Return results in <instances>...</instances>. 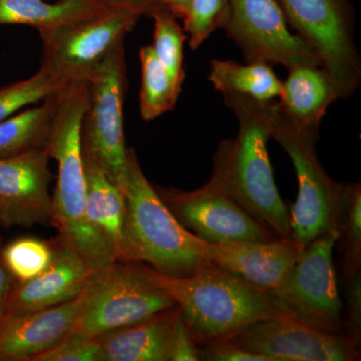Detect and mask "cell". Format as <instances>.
Wrapping results in <instances>:
<instances>
[{"mask_svg": "<svg viewBox=\"0 0 361 361\" xmlns=\"http://www.w3.org/2000/svg\"><path fill=\"white\" fill-rule=\"evenodd\" d=\"M89 102L87 80L68 82L56 94V109L47 151L58 165L51 195V222L59 239L92 272L118 262L113 247L96 231L85 211L87 180L82 155V122Z\"/></svg>", "mask_w": 361, "mask_h": 361, "instance_id": "cell-1", "label": "cell"}, {"mask_svg": "<svg viewBox=\"0 0 361 361\" xmlns=\"http://www.w3.org/2000/svg\"><path fill=\"white\" fill-rule=\"evenodd\" d=\"M239 123L234 140H225L213 158L211 179L244 210L279 238H291L289 213L280 197L267 151L272 101L223 94Z\"/></svg>", "mask_w": 361, "mask_h": 361, "instance_id": "cell-2", "label": "cell"}, {"mask_svg": "<svg viewBox=\"0 0 361 361\" xmlns=\"http://www.w3.org/2000/svg\"><path fill=\"white\" fill-rule=\"evenodd\" d=\"M147 276L179 307L197 345L224 341L279 315L267 292L209 262L186 277L169 276L141 263Z\"/></svg>", "mask_w": 361, "mask_h": 361, "instance_id": "cell-3", "label": "cell"}, {"mask_svg": "<svg viewBox=\"0 0 361 361\" xmlns=\"http://www.w3.org/2000/svg\"><path fill=\"white\" fill-rule=\"evenodd\" d=\"M122 190L126 218L120 262L147 263L175 277L190 276L208 264L195 246L196 236L180 224L147 179L134 149L128 151Z\"/></svg>", "mask_w": 361, "mask_h": 361, "instance_id": "cell-4", "label": "cell"}, {"mask_svg": "<svg viewBox=\"0 0 361 361\" xmlns=\"http://www.w3.org/2000/svg\"><path fill=\"white\" fill-rule=\"evenodd\" d=\"M271 137L290 157L298 180L296 202L288 211L291 238L305 247L326 233L337 232L345 186L332 180L318 159V130L293 122L274 99Z\"/></svg>", "mask_w": 361, "mask_h": 361, "instance_id": "cell-5", "label": "cell"}, {"mask_svg": "<svg viewBox=\"0 0 361 361\" xmlns=\"http://www.w3.org/2000/svg\"><path fill=\"white\" fill-rule=\"evenodd\" d=\"M82 304L71 332L97 337L130 326L176 306L147 276L141 263L118 262L92 272L80 293Z\"/></svg>", "mask_w": 361, "mask_h": 361, "instance_id": "cell-6", "label": "cell"}, {"mask_svg": "<svg viewBox=\"0 0 361 361\" xmlns=\"http://www.w3.org/2000/svg\"><path fill=\"white\" fill-rule=\"evenodd\" d=\"M336 241L337 232L313 240L283 281L267 292L279 315L325 334H344L334 265Z\"/></svg>", "mask_w": 361, "mask_h": 361, "instance_id": "cell-7", "label": "cell"}, {"mask_svg": "<svg viewBox=\"0 0 361 361\" xmlns=\"http://www.w3.org/2000/svg\"><path fill=\"white\" fill-rule=\"evenodd\" d=\"M89 102L82 122V154L122 189L128 165L123 132L126 63L123 44L87 80Z\"/></svg>", "mask_w": 361, "mask_h": 361, "instance_id": "cell-8", "label": "cell"}, {"mask_svg": "<svg viewBox=\"0 0 361 361\" xmlns=\"http://www.w3.org/2000/svg\"><path fill=\"white\" fill-rule=\"evenodd\" d=\"M142 16L130 7H106L94 16L51 32L39 33L42 68L65 80H87L123 44Z\"/></svg>", "mask_w": 361, "mask_h": 361, "instance_id": "cell-9", "label": "cell"}, {"mask_svg": "<svg viewBox=\"0 0 361 361\" xmlns=\"http://www.w3.org/2000/svg\"><path fill=\"white\" fill-rule=\"evenodd\" d=\"M287 21L319 56L339 99L353 94L361 77L360 56L345 0H277Z\"/></svg>", "mask_w": 361, "mask_h": 361, "instance_id": "cell-10", "label": "cell"}, {"mask_svg": "<svg viewBox=\"0 0 361 361\" xmlns=\"http://www.w3.org/2000/svg\"><path fill=\"white\" fill-rule=\"evenodd\" d=\"M277 0H230L224 26L247 63H278L289 71L297 66H322L319 56L299 35L289 30Z\"/></svg>", "mask_w": 361, "mask_h": 361, "instance_id": "cell-11", "label": "cell"}, {"mask_svg": "<svg viewBox=\"0 0 361 361\" xmlns=\"http://www.w3.org/2000/svg\"><path fill=\"white\" fill-rule=\"evenodd\" d=\"M183 227L213 244L267 242L278 238L210 179L194 191L156 189Z\"/></svg>", "mask_w": 361, "mask_h": 361, "instance_id": "cell-12", "label": "cell"}, {"mask_svg": "<svg viewBox=\"0 0 361 361\" xmlns=\"http://www.w3.org/2000/svg\"><path fill=\"white\" fill-rule=\"evenodd\" d=\"M227 341L273 361H353L360 357V348L345 334H325L283 315L254 323Z\"/></svg>", "mask_w": 361, "mask_h": 361, "instance_id": "cell-13", "label": "cell"}, {"mask_svg": "<svg viewBox=\"0 0 361 361\" xmlns=\"http://www.w3.org/2000/svg\"><path fill=\"white\" fill-rule=\"evenodd\" d=\"M49 160L47 148L0 158V225L51 224Z\"/></svg>", "mask_w": 361, "mask_h": 361, "instance_id": "cell-14", "label": "cell"}, {"mask_svg": "<svg viewBox=\"0 0 361 361\" xmlns=\"http://www.w3.org/2000/svg\"><path fill=\"white\" fill-rule=\"evenodd\" d=\"M195 246L205 260L265 292L283 281L304 249L292 238L279 237L267 242L213 244L196 236Z\"/></svg>", "mask_w": 361, "mask_h": 361, "instance_id": "cell-15", "label": "cell"}, {"mask_svg": "<svg viewBox=\"0 0 361 361\" xmlns=\"http://www.w3.org/2000/svg\"><path fill=\"white\" fill-rule=\"evenodd\" d=\"M51 264L32 279L16 281L0 316H16L45 310L80 295L92 275L85 263L58 238Z\"/></svg>", "mask_w": 361, "mask_h": 361, "instance_id": "cell-16", "label": "cell"}, {"mask_svg": "<svg viewBox=\"0 0 361 361\" xmlns=\"http://www.w3.org/2000/svg\"><path fill=\"white\" fill-rule=\"evenodd\" d=\"M82 299L25 314L0 316V361H30L73 330Z\"/></svg>", "mask_w": 361, "mask_h": 361, "instance_id": "cell-17", "label": "cell"}, {"mask_svg": "<svg viewBox=\"0 0 361 361\" xmlns=\"http://www.w3.org/2000/svg\"><path fill=\"white\" fill-rule=\"evenodd\" d=\"M177 305L130 326L97 336L104 361H171Z\"/></svg>", "mask_w": 361, "mask_h": 361, "instance_id": "cell-18", "label": "cell"}, {"mask_svg": "<svg viewBox=\"0 0 361 361\" xmlns=\"http://www.w3.org/2000/svg\"><path fill=\"white\" fill-rule=\"evenodd\" d=\"M279 104L293 122L318 130L330 104L339 99L331 78L322 66H297L282 82Z\"/></svg>", "mask_w": 361, "mask_h": 361, "instance_id": "cell-19", "label": "cell"}, {"mask_svg": "<svg viewBox=\"0 0 361 361\" xmlns=\"http://www.w3.org/2000/svg\"><path fill=\"white\" fill-rule=\"evenodd\" d=\"M84 163L87 219L96 231L113 247L118 261L126 218L125 195L94 161L84 156Z\"/></svg>", "mask_w": 361, "mask_h": 361, "instance_id": "cell-20", "label": "cell"}, {"mask_svg": "<svg viewBox=\"0 0 361 361\" xmlns=\"http://www.w3.org/2000/svg\"><path fill=\"white\" fill-rule=\"evenodd\" d=\"M101 0H0V25H23L51 32L104 11Z\"/></svg>", "mask_w": 361, "mask_h": 361, "instance_id": "cell-21", "label": "cell"}, {"mask_svg": "<svg viewBox=\"0 0 361 361\" xmlns=\"http://www.w3.org/2000/svg\"><path fill=\"white\" fill-rule=\"evenodd\" d=\"M209 80L216 90L225 94H240L259 102L279 97L282 82L265 63L241 65L233 61L214 59L211 63Z\"/></svg>", "mask_w": 361, "mask_h": 361, "instance_id": "cell-22", "label": "cell"}, {"mask_svg": "<svg viewBox=\"0 0 361 361\" xmlns=\"http://www.w3.org/2000/svg\"><path fill=\"white\" fill-rule=\"evenodd\" d=\"M58 92L45 99L39 106L20 111L0 122V158L47 148Z\"/></svg>", "mask_w": 361, "mask_h": 361, "instance_id": "cell-23", "label": "cell"}, {"mask_svg": "<svg viewBox=\"0 0 361 361\" xmlns=\"http://www.w3.org/2000/svg\"><path fill=\"white\" fill-rule=\"evenodd\" d=\"M142 63V85L140 90V111L142 120H155L174 108L179 94L167 71L157 58L152 45H145L140 49Z\"/></svg>", "mask_w": 361, "mask_h": 361, "instance_id": "cell-24", "label": "cell"}, {"mask_svg": "<svg viewBox=\"0 0 361 361\" xmlns=\"http://www.w3.org/2000/svg\"><path fill=\"white\" fill-rule=\"evenodd\" d=\"M149 16L155 23L152 47L157 58L167 71L176 92L180 96L185 80L183 49L187 35L178 23L177 18L165 9L157 8Z\"/></svg>", "mask_w": 361, "mask_h": 361, "instance_id": "cell-25", "label": "cell"}, {"mask_svg": "<svg viewBox=\"0 0 361 361\" xmlns=\"http://www.w3.org/2000/svg\"><path fill=\"white\" fill-rule=\"evenodd\" d=\"M65 80L40 66L27 80H20L0 89V122L16 115L21 109L44 101L65 85Z\"/></svg>", "mask_w": 361, "mask_h": 361, "instance_id": "cell-26", "label": "cell"}, {"mask_svg": "<svg viewBox=\"0 0 361 361\" xmlns=\"http://www.w3.org/2000/svg\"><path fill=\"white\" fill-rule=\"evenodd\" d=\"M341 241L346 278L360 271L361 265V187L344 188L343 203L337 223V241Z\"/></svg>", "mask_w": 361, "mask_h": 361, "instance_id": "cell-27", "label": "cell"}, {"mask_svg": "<svg viewBox=\"0 0 361 361\" xmlns=\"http://www.w3.org/2000/svg\"><path fill=\"white\" fill-rule=\"evenodd\" d=\"M4 264L18 282L32 279L47 269L54 254V242L23 237L0 249Z\"/></svg>", "mask_w": 361, "mask_h": 361, "instance_id": "cell-28", "label": "cell"}, {"mask_svg": "<svg viewBox=\"0 0 361 361\" xmlns=\"http://www.w3.org/2000/svg\"><path fill=\"white\" fill-rule=\"evenodd\" d=\"M230 0H192L185 16L184 32L193 51L215 30L223 27L229 16Z\"/></svg>", "mask_w": 361, "mask_h": 361, "instance_id": "cell-29", "label": "cell"}, {"mask_svg": "<svg viewBox=\"0 0 361 361\" xmlns=\"http://www.w3.org/2000/svg\"><path fill=\"white\" fill-rule=\"evenodd\" d=\"M30 361H104L101 344L96 337L70 332L61 341Z\"/></svg>", "mask_w": 361, "mask_h": 361, "instance_id": "cell-30", "label": "cell"}, {"mask_svg": "<svg viewBox=\"0 0 361 361\" xmlns=\"http://www.w3.org/2000/svg\"><path fill=\"white\" fill-rule=\"evenodd\" d=\"M348 317L343 327L349 341L360 348L361 342V275L360 271L348 277Z\"/></svg>", "mask_w": 361, "mask_h": 361, "instance_id": "cell-31", "label": "cell"}, {"mask_svg": "<svg viewBox=\"0 0 361 361\" xmlns=\"http://www.w3.org/2000/svg\"><path fill=\"white\" fill-rule=\"evenodd\" d=\"M199 356L200 360L205 361H273L268 356L252 353L228 341L201 346Z\"/></svg>", "mask_w": 361, "mask_h": 361, "instance_id": "cell-32", "label": "cell"}, {"mask_svg": "<svg viewBox=\"0 0 361 361\" xmlns=\"http://www.w3.org/2000/svg\"><path fill=\"white\" fill-rule=\"evenodd\" d=\"M199 349L189 334L183 320L180 311L176 319L172 345H171V361H199Z\"/></svg>", "mask_w": 361, "mask_h": 361, "instance_id": "cell-33", "label": "cell"}, {"mask_svg": "<svg viewBox=\"0 0 361 361\" xmlns=\"http://www.w3.org/2000/svg\"><path fill=\"white\" fill-rule=\"evenodd\" d=\"M109 7H130L141 11L142 16H149L157 8V0H101Z\"/></svg>", "mask_w": 361, "mask_h": 361, "instance_id": "cell-34", "label": "cell"}, {"mask_svg": "<svg viewBox=\"0 0 361 361\" xmlns=\"http://www.w3.org/2000/svg\"><path fill=\"white\" fill-rule=\"evenodd\" d=\"M191 2L192 0H157V8L165 9L177 20H184Z\"/></svg>", "mask_w": 361, "mask_h": 361, "instance_id": "cell-35", "label": "cell"}, {"mask_svg": "<svg viewBox=\"0 0 361 361\" xmlns=\"http://www.w3.org/2000/svg\"><path fill=\"white\" fill-rule=\"evenodd\" d=\"M16 281V280L14 279L11 273L7 269L6 265L4 264V259L0 254V310H1L4 301Z\"/></svg>", "mask_w": 361, "mask_h": 361, "instance_id": "cell-36", "label": "cell"}, {"mask_svg": "<svg viewBox=\"0 0 361 361\" xmlns=\"http://www.w3.org/2000/svg\"><path fill=\"white\" fill-rule=\"evenodd\" d=\"M0 249H1V237H0Z\"/></svg>", "mask_w": 361, "mask_h": 361, "instance_id": "cell-37", "label": "cell"}]
</instances>
